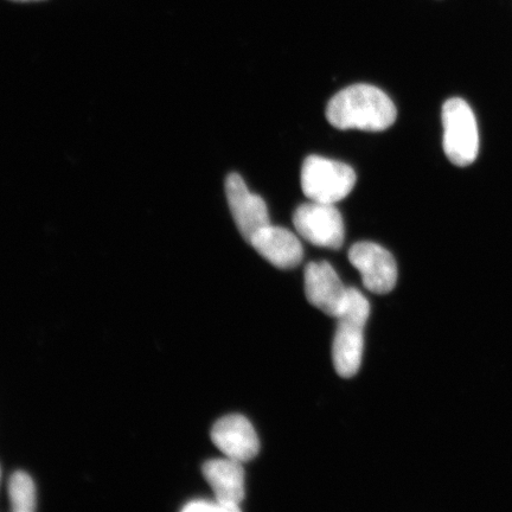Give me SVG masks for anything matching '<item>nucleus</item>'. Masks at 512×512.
Returning <instances> with one entry per match:
<instances>
[{
  "mask_svg": "<svg viewBox=\"0 0 512 512\" xmlns=\"http://www.w3.org/2000/svg\"><path fill=\"white\" fill-rule=\"evenodd\" d=\"M396 117L392 99L380 88L364 83L338 92L326 107V119L338 130L382 132L393 126Z\"/></svg>",
  "mask_w": 512,
  "mask_h": 512,
  "instance_id": "nucleus-1",
  "label": "nucleus"
},
{
  "mask_svg": "<svg viewBox=\"0 0 512 512\" xmlns=\"http://www.w3.org/2000/svg\"><path fill=\"white\" fill-rule=\"evenodd\" d=\"M370 316L369 300L355 287H348L347 298L336 317L337 329L332 344V360L339 376L350 379L361 368L364 328Z\"/></svg>",
  "mask_w": 512,
  "mask_h": 512,
  "instance_id": "nucleus-2",
  "label": "nucleus"
},
{
  "mask_svg": "<svg viewBox=\"0 0 512 512\" xmlns=\"http://www.w3.org/2000/svg\"><path fill=\"white\" fill-rule=\"evenodd\" d=\"M445 155L454 165L466 168L476 162L479 153V131L476 115L463 99L447 100L441 112Z\"/></svg>",
  "mask_w": 512,
  "mask_h": 512,
  "instance_id": "nucleus-3",
  "label": "nucleus"
},
{
  "mask_svg": "<svg viewBox=\"0 0 512 512\" xmlns=\"http://www.w3.org/2000/svg\"><path fill=\"white\" fill-rule=\"evenodd\" d=\"M354 169L348 164L320 156L304 160L302 189L313 202L336 204L350 195L356 184Z\"/></svg>",
  "mask_w": 512,
  "mask_h": 512,
  "instance_id": "nucleus-4",
  "label": "nucleus"
},
{
  "mask_svg": "<svg viewBox=\"0 0 512 512\" xmlns=\"http://www.w3.org/2000/svg\"><path fill=\"white\" fill-rule=\"evenodd\" d=\"M294 228L302 238L320 248L339 249L344 243V222L335 204L313 202L299 206Z\"/></svg>",
  "mask_w": 512,
  "mask_h": 512,
  "instance_id": "nucleus-5",
  "label": "nucleus"
},
{
  "mask_svg": "<svg viewBox=\"0 0 512 512\" xmlns=\"http://www.w3.org/2000/svg\"><path fill=\"white\" fill-rule=\"evenodd\" d=\"M349 261L362 275L364 287L375 294H387L398 281L394 256L377 243L362 241L349 249Z\"/></svg>",
  "mask_w": 512,
  "mask_h": 512,
  "instance_id": "nucleus-6",
  "label": "nucleus"
},
{
  "mask_svg": "<svg viewBox=\"0 0 512 512\" xmlns=\"http://www.w3.org/2000/svg\"><path fill=\"white\" fill-rule=\"evenodd\" d=\"M226 195L230 213L242 238L248 243L261 229L270 226V214L262 197L249 191L239 174H230L226 181Z\"/></svg>",
  "mask_w": 512,
  "mask_h": 512,
  "instance_id": "nucleus-7",
  "label": "nucleus"
},
{
  "mask_svg": "<svg viewBox=\"0 0 512 512\" xmlns=\"http://www.w3.org/2000/svg\"><path fill=\"white\" fill-rule=\"evenodd\" d=\"M214 445L229 459L246 463L258 456L260 443L251 421L245 416H224L211 430Z\"/></svg>",
  "mask_w": 512,
  "mask_h": 512,
  "instance_id": "nucleus-8",
  "label": "nucleus"
},
{
  "mask_svg": "<svg viewBox=\"0 0 512 512\" xmlns=\"http://www.w3.org/2000/svg\"><path fill=\"white\" fill-rule=\"evenodd\" d=\"M305 293L312 306L336 318L347 298L348 287L329 262H310L305 268Z\"/></svg>",
  "mask_w": 512,
  "mask_h": 512,
  "instance_id": "nucleus-9",
  "label": "nucleus"
},
{
  "mask_svg": "<svg viewBox=\"0 0 512 512\" xmlns=\"http://www.w3.org/2000/svg\"><path fill=\"white\" fill-rule=\"evenodd\" d=\"M202 471L214 491L216 501L228 512H239L240 504L246 495L245 470L242 463L227 457L211 459L204 463Z\"/></svg>",
  "mask_w": 512,
  "mask_h": 512,
  "instance_id": "nucleus-10",
  "label": "nucleus"
},
{
  "mask_svg": "<svg viewBox=\"0 0 512 512\" xmlns=\"http://www.w3.org/2000/svg\"><path fill=\"white\" fill-rule=\"evenodd\" d=\"M249 245L280 270H292L299 266L304 256L302 243L297 236L286 228L272 224L261 229Z\"/></svg>",
  "mask_w": 512,
  "mask_h": 512,
  "instance_id": "nucleus-11",
  "label": "nucleus"
},
{
  "mask_svg": "<svg viewBox=\"0 0 512 512\" xmlns=\"http://www.w3.org/2000/svg\"><path fill=\"white\" fill-rule=\"evenodd\" d=\"M9 498L12 510L32 512L36 509V488L34 480L23 471H17L9 482Z\"/></svg>",
  "mask_w": 512,
  "mask_h": 512,
  "instance_id": "nucleus-12",
  "label": "nucleus"
},
{
  "mask_svg": "<svg viewBox=\"0 0 512 512\" xmlns=\"http://www.w3.org/2000/svg\"><path fill=\"white\" fill-rule=\"evenodd\" d=\"M182 511L185 512H207V511H216V512H228L226 508L223 507L219 502L216 501H206V499H196V501H191L185 504Z\"/></svg>",
  "mask_w": 512,
  "mask_h": 512,
  "instance_id": "nucleus-13",
  "label": "nucleus"
},
{
  "mask_svg": "<svg viewBox=\"0 0 512 512\" xmlns=\"http://www.w3.org/2000/svg\"><path fill=\"white\" fill-rule=\"evenodd\" d=\"M11 2H16V3H29V2H40V0H11Z\"/></svg>",
  "mask_w": 512,
  "mask_h": 512,
  "instance_id": "nucleus-14",
  "label": "nucleus"
}]
</instances>
